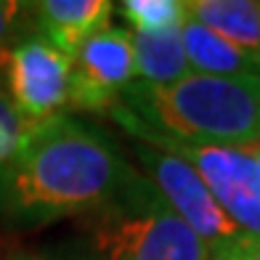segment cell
Here are the masks:
<instances>
[{"mask_svg":"<svg viewBox=\"0 0 260 260\" xmlns=\"http://www.w3.org/2000/svg\"><path fill=\"white\" fill-rule=\"evenodd\" d=\"M120 14L136 35H162L181 29L188 16L186 0H125Z\"/></svg>","mask_w":260,"mask_h":260,"instance_id":"obj_12","label":"cell"},{"mask_svg":"<svg viewBox=\"0 0 260 260\" xmlns=\"http://www.w3.org/2000/svg\"><path fill=\"white\" fill-rule=\"evenodd\" d=\"M72 58L40 32L24 35L8 53L6 85L16 112L27 122H45L69 106Z\"/></svg>","mask_w":260,"mask_h":260,"instance_id":"obj_6","label":"cell"},{"mask_svg":"<svg viewBox=\"0 0 260 260\" xmlns=\"http://www.w3.org/2000/svg\"><path fill=\"white\" fill-rule=\"evenodd\" d=\"M136 80L133 35L120 27H104L93 32L72 56L69 106L85 112H112Z\"/></svg>","mask_w":260,"mask_h":260,"instance_id":"obj_7","label":"cell"},{"mask_svg":"<svg viewBox=\"0 0 260 260\" xmlns=\"http://www.w3.org/2000/svg\"><path fill=\"white\" fill-rule=\"evenodd\" d=\"M188 16L229 43L260 56V3L255 0H188Z\"/></svg>","mask_w":260,"mask_h":260,"instance_id":"obj_10","label":"cell"},{"mask_svg":"<svg viewBox=\"0 0 260 260\" xmlns=\"http://www.w3.org/2000/svg\"><path fill=\"white\" fill-rule=\"evenodd\" d=\"M247 151H250V157L255 159V168H257V175H260V144L247 146Z\"/></svg>","mask_w":260,"mask_h":260,"instance_id":"obj_16","label":"cell"},{"mask_svg":"<svg viewBox=\"0 0 260 260\" xmlns=\"http://www.w3.org/2000/svg\"><path fill=\"white\" fill-rule=\"evenodd\" d=\"M257 93L260 80L191 72L173 85L136 82L125 90L127 106H122L154 133L194 144L247 149L260 144Z\"/></svg>","mask_w":260,"mask_h":260,"instance_id":"obj_2","label":"cell"},{"mask_svg":"<svg viewBox=\"0 0 260 260\" xmlns=\"http://www.w3.org/2000/svg\"><path fill=\"white\" fill-rule=\"evenodd\" d=\"M133 35L136 72L144 85H173L191 75L181 29L162 35Z\"/></svg>","mask_w":260,"mask_h":260,"instance_id":"obj_11","label":"cell"},{"mask_svg":"<svg viewBox=\"0 0 260 260\" xmlns=\"http://www.w3.org/2000/svg\"><path fill=\"white\" fill-rule=\"evenodd\" d=\"M112 114L117 117V122L127 127V133L136 141H144L149 146H157L186 159L236 226L250 236H260V175L247 149L194 144V141L154 133L122 104H117Z\"/></svg>","mask_w":260,"mask_h":260,"instance_id":"obj_4","label":"cell"},{"mask_svg":"<svg viewBox=\"0 0 260 260\" xmlns=\"http://www.w3.org/2000/svg\"><path fill=\"white\" fill-rule=\"evenodd\" d=\"M181 40L191 72L212 77H250L260 80V56L247 53L239 45L229 43L197 19L186 16L181 27Z\"/></svg>","mask_w":260,"mask_h":260,"instance_id":"obj_9","label":"cell"},{"mask_svg":"<svg viewBox=\"0 0 260 260\" xmlns=\"http://www.w3.org/2000/svg\"><path fill=\"white\" fill-rule=\"evenodd\" d=\"M136 154L146 170V181L157 188L165 205L207 244L210 255L229 252L250 236L226 215V210L215 202L199 173L186 159L144 141H136Z\"/></svg>","mask_w":260,"mask_h":260,"instance_id":"obj_5","label":"cell"},{"mask_svg":"<svg viewBox=\"0 0 260 260\" xmlns=\"http://www.w3.org/2000/svg\"><path fill=\"white\" fill-rule=\"evenodd\" d=\"M29 16V3L0 0V85L6 82V64L11 48L21 40V19Z\"/></svg>","mask_w":260,"mask_h":260,"instance_id":"obj_14","label":"cell"},{"mask_svg":"<svg viewBox=\"0 0 260 260\" xmlns=\"http://www.w3.org/2000/svg\"><path fill=\"white\" fill-rule=\"evenodd\" d=\"M114 6L109 0H43L29 3L35 32H40L69 58L93 32L109 27Z\"/></svg>","mask_w":260,"mask_h":260,"instance_id":"obj_8","label":"cell"},{"mask_svg":"<svg viewBox=\"0 0 260 260\" xmlns=\"http://www.w3.org/2000/svg\"><path fill=\"white\" fill-rule=\"evenodd\" d=\"M90 247L99 260H210L207 244L146 178H138L117 205L96 212Z\"/></svg>","mask_w":260,"mask_h":260,"instance_id":"obj_3","label":"cell"},{"mask_svg":"<svg viewBox=\"0 0 260 260\" xmlns=\"http://www.w3.org/2000/svg\"><path fill=\"white\" fill-rule=\"evenodd\" d=\"M257 120H260V93H257Z\"/></svg>","mask_w":260,"mask_h":260,"instance_id":"obj_17","label":"cell"},{"mask_svg":"<svg viewBox=\"0 0 260 260\" xmlns=\"http://www.w3.org/2000/svg\"><path fill=\"white\" fill-rule=\"evenodd\" d=\"M138 175L90 127L67 114L35 122L16 159L0 173V205L21 220L101 212Z\"/></svg>","mask_w":260,"mask_h":260,"instance_id":"obj_1","label":"cell"},{"mask_svg":"<svg viewBox=\"0 0 260 260\" xmlns=\"http://www.w3.org/2000/svg\"><path fill=\"white\" fill-rule=\"evenodd\" d=\"M236 260H260V236H247V239L234 250Z\"/></svg>","mask_w":260,"mask_h":260,"instance_id":"obj_15","label":"cell"},{"mask_svg":"<svg viewBox=\"0 0 260 260\" xmlns=\"http://www.w3.org/2000/svg\"><path fill=\"white\" fill-rule=\"evenodd\" d=\"M32 130V122L16 112L14 101H11L3 90H0V173H3L16 154L24 146V141Z\"/></svg>","mask_w":260,"mask_h":260,"instance_id":"obj_13","label":"cell"}]
</instances>
